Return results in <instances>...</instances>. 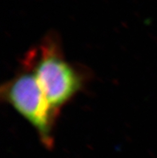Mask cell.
<instances>
[{"mask_svg": "<svg viewBox=\"0 0 157 158\" xmlns=\"http://www.w3.org/2000/svg\"><path fill=\"white\" fill-rule=\"evenodd\" d=\"M0 95L3 101L33 126L43 144L52 148L59 114L48 101L34 73L22 65L13 78L2 84Z\"/></svg>", "mask_w": 157, "mask_h": 158, "instance_id": "cell-2", "label": "cell"}, {"mask_svg": "<svg viewBox=\"0 0 157 158\" xmlns=\"http://www.w3.org/2000/svg\"><path fill=\"white\" fill-rule=\"evenodd\" d=\"M21 65L34 73L47 100L58 114L84 89L89 79L84 68L65 58L61 42L54 35L46 36L28 51Z\"/></svg>", "mask_w": 157, "mask_h": 158, "instance_id": "cell-1", "label": "cell"}]
</instances>
